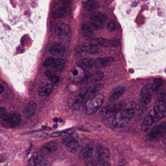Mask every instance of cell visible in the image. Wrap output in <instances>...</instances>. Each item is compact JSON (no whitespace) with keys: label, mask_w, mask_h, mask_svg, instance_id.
Segmentation results:
<instances>
[{"label":"cell","mask_w":166,"mask_h":166,"mask_svg":"<svg viewBox=\"0 0 166 166\" xmlns=\"http://www.w3.org/2000/svg\"><path fill=\"white\" fill-rule=\"evenodd\" d=\"M153 112L158 121L166 117V104L165 101L158 100L155 102Z\"/></svg>","instance_id":"5b68a950"},{"label":"cell","mask_w":166,"mask_h":166,"mask_svg":"<svg viewBox=\"0 0 166 166\" xmlns=\"http://www.w3.org/2000/svg\"><path fill=\"white\" fill-rule=\"evenodd\" d=\"M37 105L34 101H30L27 104L25 108V114L27 117H30L35 114Z\"/></svg>","instance_id":"ffe728a7"},{"label":"cell","mask_w":166,"mask_h":166,"mask_svg":"<svg viewBox=\"0 0 166 166\" xmlns=\"http://www.w3.org/2000/svg\"><path fill=\"white\" fill-rule=\"evenodd\" d=\"M74 132H75V130L72 129H71L67 130L62 131V132L54 133L51 134V137L55 138V137H60V136H68V135L73 134Z\"/></svg>","instance_id":"f546056e"},{"label":"cell","mask_w":166,"mask_h":166,"mask_svg":"<svg viewBox=\"0 0 166 166\" xmlns=\"http://www.w3.org/2000/svg\"><path fill=\"white\" fill-rule=\"evenodd\" d=\"M105 97L101 93L97 94L91 99H88L85 103L83 110L87 115H92L99 110L104 103Z\"/></svg>","instance_id":"6da1fadb"},{"label":"cell","mask_w":166,"mask_h":166,"mask_svg":"<svg viewBox=\"0 0 166 166\" xmlns=\"http://www.w3.org/2000/svg\"><path fill=\"white\" fill-rule=\"evenodd\" d=\"M97 159L100 161H104L110 156V152L107 148L105 147L99 146L97 150Z\"/></svg>","instance_id":"d6986e66"},{"label":"cell","mask_w":166,"mask_h":166,"mask_svg":"<svg viewBox=\"0 0 166 166\" xmlns=\"http://www.w3.org/2000/svg\"><path fill=\"white\" fill-rule=\"evenodd\" d=\"M85 46V51H86L87 53L91 55H95V54H99L100 52L98 47L96 46L92 45L91 44V45H88L86 44Z\"/></svg>","instance_id":"83f0119b"},{"label":"cell","mask_w":166,"mask_h":166,"mask_svg":"<svg viewBox=\"0 0 166 166\" xmlns=\"http://www.w3.org/2000/svg\"><path fill=\"white\" fill-rule=\"evenodd\" d=\"M81 153L85 158H91L93 155L94 153V148L91 145L87 144L82 148Z\"/></svg>","instance_id":"cb8c5ba5"},{"label":"cell","mask_w":166,"mask_h":166,"mask_svg":"<svg viewBox=\"0 0 166 166\" xmlns=\"http://www.w3.org/2000/svg\"><path fill=\"white\" fill-rule=\"evenodd\" d=\"M64 65H65V61L63 60L62 59H55V64L54 68L61 70L63 68Z\"/></svg>","instance_id":"d6a6232c"},{"label":"cell","mask_w":166,"mask_h":166,"mask_svg":"<svg viewBox=\"0 0 166 166\" xmlns=\"http://www.w3.org/2000/svg\"><path fill=\"white\" fill-rule=\"evenodd\" d=\"M104 85L103 84H93L88 88L87 90V93L89 94H96L104 88Z\"/></svg>","instance_id":"4316f807"},{"label":"cell","mask_w":166,"mask_h":166,"mask_svg":"<svg viewBox=\"0 0 166 166\" xmlns=\"http://www.w3.org/2000/svg\"><path fill=\"white\" fill-rule=\"evenodd\" d=\"M91 43L92 45L97 47L101 46L104 47H108L110 46V42L109 40L101 38H94L91 41Z\"/></svg>","instance_id":"7402d4cb"},{"label":"cell","mask_w":166,"mask_h":166,"mask_svg":"<svg viewBox=\"0 0 166 166\" xmlns=\"http://www.w3.org/2000/svg\"><path fill=\"white\" fill-rule=\"evenodd\" d=\"M153 88L151 84H147L143 87L141 94V100L144 105L150 103L152 98Z\"/></svg>","instance_id":"52a82bcc"},{"label":"cell","mask_w":166,"mask_h":166,"mask_svg":"<svg viewBox=\"0 0 166 166\" xmlns=\"http://www.w3.org/2000/svg\"><path fill=\"white\" fill-rule=\"evenodd\" d=\"M21 118L17 113L9 112L2 118L1 123L2 126L8 129L13 128L20 125Z\"/></svg>","instance_id":"7a4b0ae2"},{"label":"cell","mask_w":166,"mask_h":166,"mask_svg":"<svg viewBox=\"0 0 166 166\" xmlns=\"http://www.w3.org/2000/svg\"><path fill=\"white\" fill-rule=\"evenodd\" d=\"M124 105V101H120L117 103L112 104L106 107L104 112L105 116L108 118H113L122 109V106Z\"/></svg>","instance_id":"8992f818"},{"label":"cell","mask_w":166,"mask_h":166,"mask_svg":"<svg viewBox=\"0 0 166 166\" xmlns=\"http://www.w3.org/2000/svg\"><path fill=\"white\" fill-rule=\"evenodd\" d=\"M73 75H74L75 76L78 75V71H77V70H75V71H73Z\"/></svg>","instance_id":"b9f144b4"},{"label":"cell","mask_w":166,"mask_h":166,"mask_svg":"<svg viewBox=\"0 0 166 166\" xmlns=\"http://www.w3.org/2000/svg\"><path fill=\"white\" fill-rule=\"evenodd\" d=\"M46 163L43 156L39 154H34L28 160L29 166H44Z\"/></svg>","instance_id":"7c38bea8"},{"label":"cell","mask_w":166,"mask_h":166,"mask_svg":"<svg viewBox=\"0 0 166 166\" xmlns=\"http://www.w3.org/2000/svg\"><path fill=\"white\" fill-rule=\"evenodd\" d=\"M63 143L66 146L67 150L70 153L77 152L80 148L79 143L73 139H64L63 141Z\"/></svg>","instance_id":"9a60e30c"},{"label":"cell","mask_w":166,"mask_h":166,"mask_svg":"<svg viewBox=\"0 0 166 166\" xmlns=\"http://www.w3.org/2000/svg\"><path fill=\"white\" fill-rule=\"evenodd\" d=\"M108 17L104 13L97 12L94 13L91 17L89 25L94 30L103 29L105 25Z\"/></svg>","instance_id":"3957f363"},{"label":"cell","mask_w":166,"mask_h":166,"mask_svg":"<svg viewBox=\"0 0 166 166\" xmlns=\"http://www.w3.org/2000/svg\"><path fill=\"white\" fill-rule=\"evenodd\" d=\"M4 91H5V87L3 86V85L0 83V94L3 93Z\"/></svg>","instance_id":"ab89813d"},{"label":"cell","mask_w":166,"mask_h":166,"mask_svg":"<svg viewBox=\"0 0 166 166\" xmlns=\"http://www.w3.org/2000/svg\"><path fill=\"white\" fill-rule=\"evenodd\" d=\"M113 61V58L110 56L98 58L94 61V67L96 68H103L109 66Z\"/></svg>","instance_id":"4fadbf2b"},{"label":"cell","mask_w":166,"mask_h":166,"mask_svg":"<svg viewBox=\"0 0 166 166\" xmlns=\"http://www.w3.org/2000/svg\"><path fill=\"white\" fill-rule=\"evenodd\" d=\"M137 104L133 101H130L125 105V108L122 109L123 114L125 117L128 119L130 120L133 117L136 112Z\"/></svg>","instance_id":"30bf717a"},{"label":"cell","mask_w":166,"mask_h":166,"mask_svg":"<svg viewBox=\"0 0 166 166\" xmlns=\"http://www.w3.org/2000/svg\"><path fill=\"white\" fill-rule=\"evenodd\" d=\"M6 109L4 108H0V119L3 118L6 114Z\"/></svg>","instance_id":"d590c367"},{"label":"cell","mask_w":166,"mask_h":166,"mask_svg":"<svg viewBox=\"0 0 166 166\" xmlns=\"http://www.w3.org/2000/svg\"><path fill=\"white\" fill-rule=\"evenodd\" d=\"M121 166V165H120V166Z\"/></svg>","instance_id":"ee69618b"},{"label":"cell","mask_w":166,"mask_h":166,"mask_svg":"<svg viewBox=\"0 0 166 166\" xmlns=\"http://www.w3.org/2000/svg\"><path fill=\"white\" fill-rule=\"evenodd\" d=\"M65 47L62 45L58 43L52 44L49 48V52L53 56H60L65 53Z\"/></svg>","instance_id":"5bb4252c"},{"label":"cell","mask_w":166,"mask_h":166,"mask_svg":"<svg viewBox=\"0 0 166 166\" xmlns=\"http://www.w3.org/2000/svg\"><path fill=\"white\" fill-rule=\"evenodd\" d=\"M55 61V58L52 56H50L46 59L45 61H44L43 65L46 68L51 67L54 68Z\"/></svg>","instance_id":"4dcf8cb0"},{"label":"cell","mask_w":166,"mask_h":166,"mask_svg":"<svg viewBox=\"0 0 166 166\" xmlns=\"http://www.w3.org/2000/svg\"><path fill=\"white\" fill-rule=\"evenodd\" d=\"M100 166H111L110 164L108 162H104L101 164Z\"/></svg>","instance_id":"60d3db41"},{"label":"cell","mask_w":166,"mask_h":166,"mask_svg":"<svg viewBox=\"0 0 166 166\" xmlns=\"http://www.w3.org/2000/svg\"><path fill=\"white\" fill-rule=\"evenodd\" d=\"M93 29L90 25L83 24L81 26V30L83 35L86 38H88L92 37L93 34Z\"/></svg>","instance_id":"d4e9b609"},{"label":"cell","mask_w":166,"mask_h":166,"mask_svg":"<svg viewBox=\"0 0 166 166\" xmlns=\"http://www.w3.org/2000/svg\"><path fill=\"white\" fill-rule=\"evenodd\" d=\"M86 94H87V93H85L80 94V95L76 98L75 101V103H73V105H72V107H73L74 109L77 110V109H79L80 108L81 106L82 105V104H83L85 96L86 95Z\"/></svg>","instance_id":"f1b7e54d"},{"label":"cell","mask_w":166,"mask_h":166,"mask_svg":"<svg viewBox=\"0 0 166 166\" xmlns=\"http://www.w3.org/2000/svg\"><path fill=\"white\" fill-rule=\"evenodd\" d=\"M75 51L77 53H82L83 51H85V46L84 45L78 46L76 47L75 49Z\"/></svg>","instance_id":"e575fe53"},{"label":"cell","mask_w":166,"mask_h":166,"mask_svg":"<svg viewBox=\"0 0 166 166\" xmlns=\"http://www.w3.org/2000/svg\"><path fill=\"white\" fill-rule=\"evenodd\" d=\"M0 103H1V100H0Z\"/></svg>","instance_id":"f6af8a7d"},{"label":"cell","mask_w":166,"mask_h":166,"mask_svg":"<svg viewBox=\"0 0 166 166\" xmlns=\"http://www.w3.org/2000/svg\"><path fill=\"white\" fill-rule=\"evenodd\" d=\"M71 32L70 26L63 21L57 23L55 27V34L58 37H64L68 35Z\"/></svg>","instance_id":"9c48e42d"},{"label":"cell","mask_w":166,"mask_h":166,"mask_svg":"<svg viewBox=\"0 0 166 166\" xmlns=\"http://www.w3.org/2000/svg\"><path fill=\"white\" fill-rule=\"evenodd\" d=\"M166 128V121L161 122L160 124L154 126L151 131L147 135V139L150 141H154L164 133Z\"/></svg>","instance_id":"277c9868"},{"label":"cell","mask_w":166,"mask_h":166,"mask_svg":"<svg viewBox=\"0 0 166 166\" xmlns=\"http://www.w3.org/2000/svg\"><path fill=\"white\" fill-rule=\"evenodd\" d=\"M99 6V3L95 0H89L84 4V8L88 11L95 10L98 8Z\"/></svg>","instance_id":"484cf974"},{"label":"cell","mask_w":166,"mask_h":166,"mask_svg":"<svg viewBox=\"0 0 166 166\" xmlns=\"http://www.w3.org/2000/svg\"><path fill=\"white\" fill-rule=\"evenodd\" d=\"M116 29V25L113 21H109L107 24V29L109 32H112Z\"/></svg>","instance_id":"836d02e7"},{"label":"cell","mask_w":166,"mask_h":166,"mask_svg":"<svg viewBox=\"0 0 166 166\" xmlns=\"http://www.w3.org/2000/svg\"><path fill=\"white\" fill-rule=\"evenodd\" d=\"M105 77L104 72L101 71H96L88 76V82L89 83H96L101 80Z\"/></svg>","instance_id":"603a6c76"},{"label":"cell","mask_w":166,"mask_h":166,"mask_svg":"<svg viewBox=\"0 0 166 166\" xmlns=\"http://www.w3.org/2000/svg\"><path fill=\"white\" fill-rule=\"evenodd\" d=\"M53 89L52 84L48 82H44L40 85L38 88V92L40 96H46L49 95Z\"/></svg>","instance_id":"2e32d148"},{"label":"cell","mask_w":166,"mask_h":166,"mask_svg":"<svg viewBox=\"0 0 166 166\" xmlns=\"http://www.w3.org/2000/svg\"><path fill=\"white\" fill-rule=\"evenodd\" d=\"M163 83V80L161 78H156L152 85L153 91H155L158 90L159 88L162 85Z\"/></svg>","instance_id":"1f68e13d"},{"label":"cell","mask_w":166,"mask_h":166,"mask_svg":"<svg viewBox=\"0 0 166 166\" xmlns=\"http://www.w3.org/2000/svg\"><path fill=\"white\" fill-rule=\"evenodd\" d=\"M125 89H126L125 87L123 86H120L114 88L109 94L108 97L109 101H113L117 100L122 95V94L125 91Z\"/></svg>","instance_id":"e0dca14e"},{"label":"cell","mask_w":166,"mask_h":166,"mask_svg":"<svg viewBox=\"0 0 166 166\" xmlns=\"http://www.w3.org/2000/svg\"><path fill=\"white\" fill-rule=\"evenodd\" d=\"M50 79H51V81L54 83H58L59 81V77L58 76H51Z\"/></svg>","instance_id":"8d00e7d4"},{"label":"cell","mask_w":166,"mask_h":166,"mask_svg":"<svg viewBox=\"0 0 166 166\" xmlns=\"http://www.w3.org/2000/svg\"><path fill=\"white\" fill-rule=\"evenodd\" d=\"M162 142L164 145H166V131L163 134L162 138Z\"/></svg>","instance_id":"f35d334b"},{"label":"cell","mask_w":166,"mask_h":166,"mask_svg":"<svg viewBox=\"0 0 166 166\" xmlns=\"http://www.w3.org/2000/svg\"><path fill=\"white\" fill-rule=\"evenodd\" d=\"M45 75L47 77H48V78H50L52 76V74H51V71L50 70H48L46 71L45 73Z\"/></svg>","instance_id":"74e56055"},{"label":"cell","mask_w":166,"mask_h":166,"mask_svg":"<svg viewBox=\"0 0 166 166\" xmlns=\"http://www.w3.org/2000/svg\"><path fill=\"white\" fill-rule=\"evenodd\" d=\"M129 121V120L125 117L121 109L113 118L112 125L114 127L121 128L126 126Z\"/></svg>","instance_id":"ba28073f"},{"label":"cell","mask_w":166,"mask_h":166,"mask_svg":"<svg viewBox=\"0 0 166 166\" xmlns=\"http://www.w3.org/2000/svg\"><path fill=\"white\" fill-rule=\"evenodd\" d=\"M70 11V3L68 2L58 8L53 14L54 18L55 19L63 18L67 16Z\"/></svg>","instance_id":"8fae6325"},{"label":"cell","mask_w":166,"mask_h":166,"mask_svg":"<svg viewBox=\"0 0 166 166\" xmlns=\"http://www.w3.org/2000/svg\"><path fill=\"white\" fill-rule=\"evenodd\" d=\"M94 60L91 58H84L81 59L78 62V66L84 70L91 68L94 66Z\"/></svg>","instance_id":"44dd1931"},{"label":"cell","mask_w":166,"mask_h":166,"mask_svg":"<svg viewBox=\"0 0 166 166\" xmlns=\"http://www.w3.org/2000/svg\"><path fill=\"white\" fill-rule=\"evenodd\" d=\"M54 121L55 122H58V118H55L54 119Z\"/></svg>","instance_id":"7bdbcfd3"},{"label":"cell","mask_w":166,"mask_h":166,"mask_svg":"<svg viewBox=\"0 0 166 166\" xmlns=\"http://www.w3.org/2000/svg\"><path fill=\"white\" fill-rule=\"evenodd\" d=\"M58 144L55 141L49 142L40 149V151L43 154H50L58 149Z\"/></svg>","instance_id":"ac0fdd59"}]
</instances>
